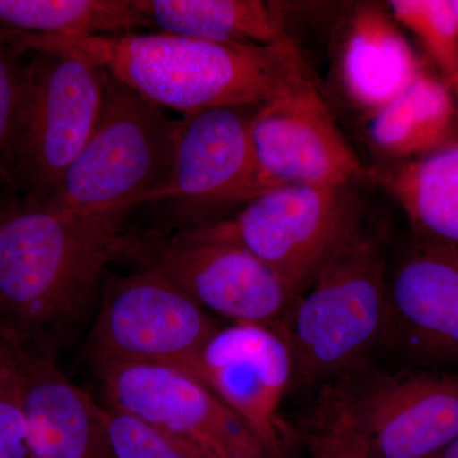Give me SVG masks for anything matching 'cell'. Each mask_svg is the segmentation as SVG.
<instances>
[{
    "label": "cell",
    "instance_id": "obj_1",
    "mask_svg": "<svg viewBox=\"0 0 458 458\" xmlns=\"http://www.w3.org/2000/svg\"><path fill=\"white\" fill-rule=\"evenodd\" d=\"M2 36L22 53L83 57L150 104L183 114L261 106L313 81L291 36L270 45L223 44L165 32L66 38L4 30Z\"/></svg>",
    "mask_w": 458,
    "mask_h": 458
},
{
    "label": "cell",
    "instance_id": "obj_2",
    "mask_svg": "<svg viewBox=\"0 0 458 458\" xmlns=\"http://www.w3.org/2000/svg\"><path fill=\"white\" fill-rule=\"evenodd\" d=\"M125 216H86L29 203L0 216V328L51 358V339L98 294L123 250Z\"/></svg>",
    "mask_w": 458,
    "mask_h": 458
},
{
    "label": "cell",
    "instance_id": "obj_3",
    "mask_svg": "<svg viewBox=\"0 0 458 458\" xmlns=\"http://www.w3.org/2000/svg\"><path fill=\"white\" fill-rule=\"evenodd\" d=\"M387 282L386 241L363 216L280 327L301 384L360 369L384 337Z\"/></svg>",
    "mask_w": 458,
    "mask_h": 458
},
{
    "label": "cell",
    "instance_id": "obj_4",
    "mask_svg": "<svg viewBox=\"0 0 458 458\" xmlns=\"http://www.w3.org/2000/svg\"><path fill=\"white\" fill-rule=\"evenodd\" d=\"M179 123L105 72L95 131L54 194L36 204L86 216H125L158 203L174 174Z\"/></svg>",
    "mask_w": 458,
    "mask_h": 458
},
{
    "label": "cell",
    "instance_id": "obj_5",
    "mask_svg": "<svg viewBox=\"0 0 458 458\" xmlns=\"http://www.w3.org/2000/svg\"><path fill=\"white\" fill-rule=\"evenodd\" d=\"M354 188L283 186L255 198L232 218L182 231L242 246L273 269L298 300L363 218Z\"/></svg>",
    "mask_w": 458,
    "mask_h": 458
},
{
    "label": "cell",
    "instance_id": "obj_6",
    "mask_svg": "<svg viewBox=\"0 0 458 458\" xmlns=\"http://www.w3.org/2000/svg\"><path fill=\"white\" fill-rule=\"evenodd\" d=\"M31 54L17 153V190L29 203L54 194L98 125L105 72L81 56Z\"/></svg>",
    "mask_w": 458,
    "mask_h": 458
},
{
    "label": "cell",
    "instance_id": "obj_7",
    "mask_svg": "<svg viewBox=\"0 0 458 458\" xmlns=\"http://www.w3.org/2000/svg\"><path fill=\"white\" fill-rule=\"evenodd\" d=\"M218 327L210 313L150 265L140 273L107 283L90 330L89 351L96 367H177Z\"/></svg>",
    "mask_w": 458,
    "mask_h": 458
},
{
    "label": "cell",
    "instance_id": "obj_8",
    "mask_svg": "<svg viewBox=\"0 0 458 458\" xmlns=\"http://www.w3.org/2000/svg\"><path fill=\"white\" fill-rule=\"evenodd\" d=\"M107 403L199 458H269L242 419L194 377L158 363L96 367Z\"/></svg>",
    "mask_w": 458,
    "mask_h": 458
},
{
    "label": "cell",
    "instance_id": "obj_9",
    "mask_svg": "<svg viewBox=\"0 0 458 458\" xmlns=\"http://www.w3.org/2000/svg\"><path fill=\"white\" fill-rule=\"evenodd\" d=\"M174 369L194 377L242 419L267 457L289 458L279 409L294 360L279 328L247 322L218 327Z\"/></svg>",
    "mask_w": 458,
    "mask_h": 458
},
{
    "label": "cell",
    "instance_id": "obj_10",
    "mask_svg": "<svg viewBox=\"0 0 458 458\" xmlns=\"http://www.w3.org/2000/svg\"><path fill=\"white\" fill-rule=\"evenodd\" d=\"M251 144L256 198L283 186L339 188L369 179L313 81L258 107Z\"/></svg>",
    "mask_w": 458,
    "mask_h": 458
},
{
    "label": "cell",
    "instance_id": "obj_11",
    "mask_svg": "<svg viewBox=\"0 0 458 458\" xmlns=\"http://www.w3.org/2000/svg\"><path fill=\"white\" fill-rule=\"evenodd\" d=\"M258 107L208 108L180 120L174 174L158 203L174 205L183 229L256 198L251 123Z\"/></svg>",
    "mask_w": 458,
    "mask_h": 458
},
{
    "label": "cell",
    "instance_id": "obj_12",
    "mask_svg": "<svg viewBox=\"0 0 458 458\" xmlns=\"http://www.w3.org/2000/svg\"><path fill=\"white\" fill-rule=\"evenodd\" d=\"M348 377L367 458H429L458 438V372Z\"/></svg>",
    "mask_w": 458,
    "mask_h": 458
},
{
    "label": "cell",
    "instance_id": "obj_13",
    "mask_svg": "<svg viewBox=\"0 0 458 458\" xmlns=\"http://www.w3.org/2000/svg\"><path fill=\"white\" fill-rule=\"evenodd\" d=\"M152 267L205 311L233 322L280 330L297 301L273 269L228 241L181 231L159 250Z\"/></svg>",
    "mask_w": 458,
    "mask_h": 458
},
{
    "label": "cell",
    "instance_id": "obj_14",
    "mask_svg": "<svg viewBox=\"0 0 458 458\" xmlns=\"http://www.w3.org/2000/svg\"><path fill=\"white\" fill-rule=\"evenodd\" d=\"M381 344L417 369L458 367V247L415 238L388 278Z\"/></svg>",
    "mask_w": 458,
    "mask_h": 458
},
{
    "label": "cell",
    "instance_id": "obj_15",
    "mask_svg": "<svg viewBox=\"0 0 458 458\" xmlns=\"http://www.w3.org/2000/svg\"><path fill=\"white\" fill-rule=\"evenodd\" d=\"M13 342L30 458H116L101 405L60 372L51 358Z\"/></svg>",
    "mask_w": 458,
    "mask_h": 458
},
{
    "label": "cell",
    "instance_id": "obj_16",
    "mask_svg": "<svg viewBox=\"0 0 458 458\" xmlns=\"http://www.w3.org/2000/svg\"><path fill=\"white\" fill-rule=\"evenodd\" d=\"M337 62L346 98L369 117L393 104L424 69L390 12L377 5L357 8L346 20Z\"/></svg>",
    "mask_w": 458,
    "mask_h": 458
},
{
    "label": "cell",
    "instance_id": "obj_17",
    "mask_svg": "<svg viewBox=\"0 0 458 458\" xmlns=\"http://www.w3.org/2000/svg\"><path fill=\"white\" fill-rule=\"evenodd\" d=\"M149 27L182 38L223 44L270 45L284 40V17L264 0H135Z\"/></svg>",
    "mask_w": 458,
    "mask_h": 458
},
{
    "label": "cell",
    "instance_id": "obj_18",
    "mask_svg": "<svg viewBox=\"0 0 458 458\" xmlns=\"http://www.w3.org/2000/svg\"><path fill=\"white\" fill-rule=\"evenodd\" d=\"M456 119L447 83L424 68L405 92L372 117L369 140L379 155L403 164L457 141Z\"/></svg>",
    "mask_w": 458,
    "mask_h": 458
},
{
    "label": "cell",
    "instance_id": "obj_19",
    "mask_svg": "<svg viewBox=\"0 0 458 458\" xmlns=\"http://www.w3.org/2000/svg\"><path fill=\"white\" fill-rule=\"evenodd\" d=\"M417 240L458 247V140L381 177Z\"/></svg>",
    "mask_w": 458,
    "mask_h": 458
},
{
    "label": "cell",
    "instance_id": "obj_20",
    "mask_svg": "<svg viewBox=\"0 0 458 458\" xmlns=\"http://www.w3.org/2000/svg\"><path fill=\"white\" fill-rule=\"evenodd\" d=\"M149 27L135 0H0V29L86 38Z\"/></svg>",
    "mask_w": 458,
    "mask_h": 458
},
{
    "label": "cell",
    "instance_id": "obj_21",
    "mask_svg": "<svg viewBox=\"0 0 458 458\" xmlns=\"http://www.w3.org/2000/svg\"><path fill=\"white\" fill-rule=\"evenodd\" d=\"M304 441L311 458H367L348 376L322 386Z\"/></svg>",
    "mask_w": 458,
    "mask_h": 458
},
{
    "label": "cell",
    "instance_id": "obj_22",
    "mask_svg": "<svg viewBox=\"0 0 458 458\" xmlns=\"http://www.w3.org/2000/svg\"><path fill=\"white\" fill-rule=\"evenodd\" d=\"M388 12L409 30L447 82L458 71V14L454 0H393Z\"/></svg>",
    "mask_w": 458,
    "mask_h": 458
},
{
    "label": "cell",
    "instance_id": "obj_23",
    "mask_svg": "<svg viewBox=\"0 0 458 458\" xmlns=\"http://www.w3.org/2000/svg\"><path fill=\"white\" fill-rule=\"evenodd\" d=\"M22 51L0 38V181L17 190V153L27 96Z\"/></svg>",
    "mask_w": 458,
    "mask_h": 458
},
{
    "label": "cell",
    "instance_id": "obj_24",
    "mask_svg": "<svg viewBox=\"0 0 458 458\" xmlns=\"http://www.w3.org/2000/svg\"><path fill=\"white\" fill-rule=\"evenodd\" d=\"M102 420L116 458H199L165 434L114 406H101Z\"/></svg>",
    "mask_w": 458,
    "mask_h": 458
},
{
    "label": "cell",
    "instance_id": "obj_25",
    "mask_svg": "<svg viewBox=\"0 0 458 458\" xmlns=\"http://www.w3.org/2000/svg\"><path fill=\"white\" fill-rule=\"evenodd\" d=\"M429 458H458V438Z\"/></svg>",
    "mask_w": 458,
    "mask_h": 458
},
{
    "label": "cell",
    "instance_id": "obj_26",
    "mask_svg": "<svg viewBox=\"0 0 458 458\" xmlns=\"http://www.w3.org/2000/svg\"><path fill=\"white\" fill-rule=\"evenodd\" d=\"M454 8H456L458 14V0H454ZM448 89H451L452 95H454V98H458V71L457 73L448 80L447 82Z\"/></svg>",
    "mask_w": 458,
    "mask_h": 458
}]
</instances>
